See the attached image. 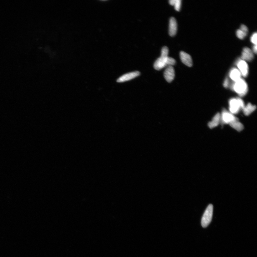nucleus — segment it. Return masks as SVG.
I'll return each instance as SVG.
<instances>
[{"instance_id":"1","label":"nucleus","mask_w":257,"mask_h":257,"mask_svg":"<svg viewBox=\"0 0 257 257\" xmlns=\"http://www.w3.org/2000/svg\"><path fill=\"white\" fill-rule=\"evenodd\" d=\"M231 88L240 97L245 96L248 91V84L242 78L234 82Z\"/></svg>"},{"instance_id":"2","label":"nucleus","mask_w":257,"mask_h":257,"mask_svg":"<svg viewBox=\"0 0 257 257\" xmlns=\"http://www.w3.org/2000/svg\"><path fill=\"white\" fill-rule=\"evenodd\" d=\"M229 105L230 112L233 114L238 113L240 110H243L245 106L243 100L239 97L230 99Z\"/></svg>"},{"instance_id":"3","label":"nucleus","mask_w":257,"mask_h":257,"mask_svg":"<svg viewBox=\"0 0 257 257\" xmlns=\"http://www.w3.org/2000/svg\"><path fill=\"white\" fill-rule=\"evenodd\" d=\"M213 211V206L212 204L208 206L205 210L202 219L201 224L203 228H207L211 222Z\"/></svg>"},{"instance_id":"4","label":"nucleus","mask_w":257,"mask_h":257,"mask_svg":"<svg viewBox=\"0 0 257 257\" xmlns=\"http://www.w3.org/2000/svg\"><path fill=\"white\" fill-rule=\"evenodd\" d=\"M233 114L227 110H223L221 115V121L225 124H230L234 121L238 119Z\"/></svg>"},{"instance_id":"5","label":"nucleus","mask_w":257,"mask_h":257,"mask_svg":"<svg viewBox=\"0 0 257 257\" xmlns=\"http://www.w3.org/2000/svg\"><path fill=\"white\" fill-rule=\"evenodd\" d=\"M238 69L244 77L248 76L249 73V66L246 61L242 60H240L236 63Z\"/></svg>"},{"instance_id":"6","label":"nucleus","mask_w":257,"mask_h":257,"mask_svg":"<svg viewBox=\"0 0 257 257\" xmlns=\"http://www.w3.org/2000/svg\"><path fill=\"white\" fill-rule=\"evenodd\" d=\"M140 75L139 71H136L125 74L124 75L120 76L117 79V81L118 83H122L131 80L138 77Z\"/></svg>"},{"instance_id":"7","label":"nucleus","mask_w":257,"mask_h":257,"mask_svg":"<svg viewBox=\"0 0 257 257\" xmlns=\"http://www.w3.org/2000/svg\"><path fill=\"white\" fill-rule=\"evenodd\" d=\"M175 76V73L174 68L171 66L167 67L164 73V76L166 80L168 83H170L173 81Z\"/></svg>"},{"instance_id":"8","label":"nucleus","mask_w":257,"mask_h":257,"mask_svg":"<svg viewBox=\"0 0 257 257\" xmlns=\"http://www.w3.org/2000/svg\"><path fill=\"white\" fill-rule=\"evenodd\" d=\"M254 58L253 52L250 48L245 47L243 49L242 55H241V60L246 61H251Z\"/></svg>"},{"instance_id":"9","label":"nucleus","mask_w":257,"mask_h":257,"mask_svg":"<svg viewBox=\"0 0 257 257\" xmlns=\"http://www.w3.org/2000/svg\"><path fill=\"white\" fill-rule=\"evenodd\" d=\"M180 58L182 63L189 67L192 66V60L191 55L183 51L180 53Z\"/></svg>"},{"instance_id":"10","label":"nucleus","mask_w":257,"mask_h":257,"mask_svg":"<svg viewBox=\"0 0 257 257\" xmlns=\"http://www.w3.org/2000/svg\"><path fill=\"white\" fill-rule=\"evenodd\" d=\"M177 31V24L174 17H171L169 21V34L171 37L175 35Z\"/></svg>"},{"instance_id":"11","label":"nucleus","mask_w":257,"mask_h":257,"mask_svg":"<svg viewBox=\"0 0 257 257\" xmlns=\"http://www.w3.org/2000/svg\"><path fill=\"white\" fill-rule=\"evenodd\" d=\"M168 57H164L160 56V57L158 58L154 63V68L156 70L159 71L165 67L167 66L166 60Z\"/></svg>"},{"instance_id":"12","label":"nucleus","mask_w":257,"mask_h":257,"mask_svg":"<svg viewBox=\"0 0 257 257\" xmlns=\"http://www.w3.org/2000/svg\"><path fill=\"white\" fill-rule=\"evenodd\" d=\"M241 76L242 75L240 71L237 68H233L231 69L229 73L230 78L234 82L241 78Z\"/></svg>"},{"instance_id":"13","label":"nucleus","mask_w":257,"mask_h":257,"mask_svg":"<svg viewBox=\"0 0 257 257\" xmlns=\"http://www.w3.org/2000/svg\"><path fill=\"white\" fill-rule=\"evenodd\" d=\"M221 121V115L218 113L212 118L211 121L208 123V127L210 128L216 127L220 124Z\"/></svg>"},{"instance_id":"14","label":"nucleus","mask_w":257,"mask_h":257,"mask_svg":"<svg viewBox=\"0 0 257 257\" xmlns=\"http://www.w3.org/2000/svg\"><path fill=\"white\" fill-rule=\"evenodd\" d=\"M256 109V107L255 105L249 103L246 106L245 105L243 110L244 114L246 116H249L255 111Z\"/></svg>"},{"instance_id":"15","label":"nucleus","mask_w":257,"mask_h":257,"mask_svg":"<svg viewBox=\"0 0 257 257\" xmlns=\"http://www.w3.org/2000/svg\"><path fill=\"white\" fill-rule=\"evenodd\" d=\"M230 126L238 132H241L244 128L243 125L239 121L238 119L234 121L229 124Z\"/></svg>"},{"instance_id":"16","label":"nucleus","mask_w":257,"mask_h":257,"mask_svg":"<svg viewBox=\"0 0 257 257\" xmlns=\"http://www.w3.org/2000/svg\"><path fill=\"white\" fill-rule=\"evenodd\" d=\"M169 3L171 6H174L175 9L177 11H179L181 9V0H170Z\"/></svg>"},{"instance_id":"17","label":"nucleus","mask_w":257,"mask_h":257,"mask_svg":"<svg viewBox=\"0 0 257 257\" xmlns=\"http://www.w3.org/2000/svg\"><path fill=\"white\" fill-rule=\"evenodd\" d=\"M247 34V33L244 32L240 29H238L236 32V36H237L238 38L240 39H244L246 36Z\"/></svg>"},{"instance_id":"18","label":"nucleus","mask_w":257,"mask_h":257,"mask_svg":"<svg viewBox=\"0 0 257 257\" xmlns=\"http://www.w3.org/2000/svg\"><path fill=\"white\" fill-rule=\"evenodd\" d=\"M169 54V49L168 47H164L162 49L161 51V56L164 57H168Z\"/></svg>"},{"instance_id":"19","label":"nucleus","mask_w":257,"mask_h":257,"mask_svg":"<svg viewBox=\"0 0 257 257\" xmlns=\"http://www.w3.org/2000/svg\"><path fill=\"white\" fill-rule=\"evenodd\" d=\"M176 64V61L175 60L171 57H168L167 59L166 60V65L167 66H174Z\"/></svg>"},{"instance_id":"20","label":"nucleus","mask_w":257,"mask_h":257,"mask_svg":"<svg viewBox=\"0 0 257 257\" xmlns=\"http://www.w3.org/2000/svg\"><path fill=\"white\" fill-rule=\"evenodd\" d=\"M257 34L256 33H254L251 38V41L254 45H257Z\"/></svg>"},{"instance_id":"21","label":"nucleus","mask_w":257,"mask_h":257,"mask_svg":"<svg viewBox=\"0 0 257 257\" xmlns=\"http://www.w3.org/2000/svg\"><path fill=\"white\" fill-rule=\"evenodd\" d=\"M229 80H228V78H226L225 79L224 82H223V86L225 87V88H228V87H229Z\"/></svg>"},{"instance_id":"22","label":"nucleus","mask_w":257,"mask_h":257,"mask_svg":"<svg viewBox=\"0 0 257 257\" xmlns=\"http://www.w3.org/2000/svg\"><path fill=\"white\" fill-rule=\"evenodd\" d=\"M240 29L242 30L244 32L247 33L248 32V28L246 25H242L240 27Z\"/></svg>"},{"instance_id":"23","label":"nucleus","mask_w":257,"mask_h":257,"mask_svg":"<svg viewBox=\"0 0 257 257\" xmlns=\"http://www.w3.org/2000/svg\"><path fill=\"white\" fill-rule=\"evenodd\" d=\"M253 50L254 53H255L256 54L257 53V45H254V47H253Z\"/></svg>"}]
</instances>
